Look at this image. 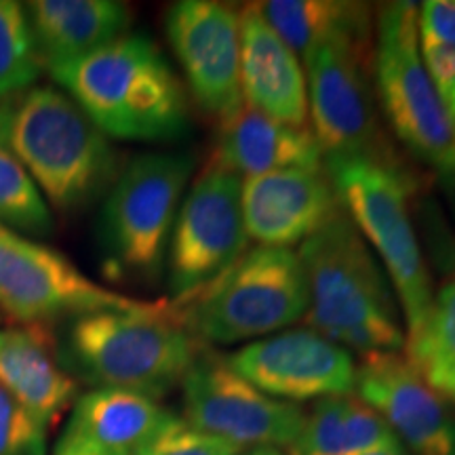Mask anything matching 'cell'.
Returning <instances> with one entry per match:
<instances>
[{
	"label": "cell",
	"mask_w": 455,
	"mask_h": 455,
	"mask_svg": "<svg viewBox=\"0 0 455 455\" xmlns=\"http://www.w3.org/2000/svg\"><path fill=\"white\" fill-rule=\"evenodd\" d=\"M298 255L308 284L306 321L316 333L363 356L405 348L395 289L344 209Z\"/></svg>",
	"instance_id": "6da1fadb"
},
{
	"label": "cell",
	"mask_w": 455,
	"mask_h": 455,
	"mask_svg": "<svg viewBox=\"0 0 455 455\" xmlns=\"http://www.w3.org/2000/svg\"><path fill=\"white\" fill-rule=\"evenodd\" d=\"M51 76L108 138L171 141L190 129L184 84L141 34H124Z\"/></svg>",
	"instance_id": "7a4b0ae2"
},
{
	"label": "cell",
	"mask_w": 455,
	"mask_h": 455,
	"mask_svg": "<svg viewBox=\"0 0 455 455\" xmlns=\"http://www.w3.org/2000/svg\"><path fill=\"white\" fill-rule=\"evenodd\" d=\"M3 129L38 190L60 212H76L121 173L116 148L66 91L32 87L0 104Z\"/></svg>",
	"instance_id": "3957f363"
},
{
	"label": "cell",
	"mask_w": 455,
	"mask_h": 455,
	"mask_svg": "<svg viewBox=\"0 0 455 455\" xmlns=\"http://www.w3.org/2000/svg\"><path fill=\"white\" fill-rule=\"evenodd\" d=\"M201 350L178 308L152 304L74 318L60 356L98 388L140 392L158 401L181 384Z\"/></svg>",
	"instance_id": "277c9868"
},
{
	"label": "cell",
	"mask_w": 455,
	"mask_h": 455,
	"mask_svg": "<svg viewBox=\"0 0 455 455\" xmlns=\"http://www.w3.org/2000/svg\"><path fill=\"white\" fill-rule=\"evenodd\" d=\"M325 169L344 213L379 255L405 318V335L415 333L435 295L409 213V175L398 164L371 158H325Z\"/></svg>",
	"instance_id": "5b68a950"
},
{
	"label": "cell",
	"mask_w": 455,
	"mask_h": 455,
	"mask_svg": "<svg viewBox=\"0 0 455 455\" xmlns=\"http://www.w3.org/2000/svg\"><path fill=\"white\" fill-rule=\"evenodd\" d=\"M192 171L195 156L186 152H148L124 164L100 220L110 272L135 281L161 276Z\"/></svg>",
	"instance_id": "8992f818"
},
{
	"label": "cell",
	"mask_w": 455,
	"mask_h": 455,
	"mask_svg": "<svg viewBox=\"0 0 455 455\" xmlns=\"http://www.w3.org/2000/svg\"><path fill=\"white\" fill-rule=\"evenodd\" d=\"M178 310L198 341L236 344L275 335L308 312L299 255L291 249H251Z\"/></svg>",
	"instance_id": "52a82bcc"
},
{
	"label": "cell",
	"mask_w": 455,
	"mask_h": 455,
	"mask_svg": "<svg viewBox=\"0 0 455 455\" xmlns=\"http://www.w3.org/2000/svg\"><path fill=\"white\" fill-rule=\"evenodd\" d=\"M373 76L396 138L413 156L455 181V129L424 66L418 4L388 3L378 11Z\"/></svg>",
	"instance_id": "ba28073f"
},
{
	"label": "cell",
	"mask_w": 455,
	"mask_h": 455,
	"mask_svg": "<svg viewBox=\"0 0 455 455\" xmlns=\"http://www.w3.org/2000/svg\"><path fill=\"white\" fill-rule=\"evenodd\" d=\"M241 195V178L212 163L188 190L167 251L173 308L195 299L244 255L249 235Z\"/></svg>",
	"instance_id": "9c48e42d"
},
{
	"label": "cell",
	"mask_w": 455,
	"mask_h": 455,
	"mask_svg": "<svg viewBox=\"0 0 455 455\" xmlns=\"http://www.w3.org/2000/svg\"><path fill=\"white\" fill-rule=\"evenodd\" d=\"M310 123L325 158L392 163L371 91L373 41H335L304 55ZM395 164V163H392Z\"/></svg>",
	"instance_id": "30bf717a"
},
{
	"label": "cell",
	"mask_w": 455,
	"mask_h": 455,
	"mask_svg": "<svg viewBox=\"0 0 455 455\" xmlns=\"http://www.w3.org/2000/svg\"><path fill=\"white\" fill-rule=\"evenodd\" d=\"M148 306L150 301L101 287L64 253L0 224V308L21 325Z\"/></svg>",
	"instance_id": "8fae6325"
},
{
	"label": "cell",
	"mask_w": 455,
	"mask_h": 455,
	"mask_svg": "<svg viewBox=\"0 0 455 455\" xmlns=\"http://www.w3.org/2000/svg\"><path fill=\"white\" fill-rule=\"evenodd\" d=\"M184 422L244 451L289 449L304 426L306 411L276 401L232 371L226 358L201 350L181 379Z\"/></svg>",
	"instance_id": "7c38bea8"
},
{
	"label": "cell",
	"mask_w": 455,
	"mask_h": 455,
	"mask_svg": "<svg viewBox=\"0 0 455 455\" xmlns=\"http://www.w3.org/2000/svg\"><path fill=\"white\" fill-rule=\"evenodd\" d=\"M164 26L192 98L220 124L232 121L244 106L241 11L218 0H180Z\"/></svg>",
	"instance_id": "4fadbf2b"
},
{
	"label": "cell",
	"mask_w": 455,
	"mask_h": 455,
	"mask_svg": "<svg viewBox=\"0 0 455 455\" xmlns=\"http://www.w3.org/2000/svg\"><path fill=\"white\" fill-rule=\"evenodd\" d=\"M226 361L264 395L293 405L348 396L356 386V363L350 352L315 329H289L255 339Z\"/></svg>",
	"instance_id": "5bb4252c"
},
{
	"label": "cell",
	"mask_w": 455,
	"mask_h": 455,
	"mask_svg": "<svg viewBox=\"0 0 455 455\" xmlns=\"http://www.w3.org/2000/svg\"><path fill=\"white\" fill-rule=\"evenodd\" d=\"M355 390L411 455H455V409L401 352L363 356Z\"/></svg>",
	"instance_id": "9a60e30c"
},
{
	"label": "cell",
	"mask_w": 455,
	"mask_h": 455,
	"mask_svg": "<svg viewBox=\"0 0 455 455\" xmlns=\"http://www.w3.org/2000/svg\"><path fill=\"white\" fill-rule=\"evenodd\" d=\"M241 201L249 238L276 249L308 241L341 212L325 171L287 169L247 178Z\"/></svg>",
	"instance_id": "2e32d148"
},
{
	"label": "cell",
	"mask_w": 455,
	"mask_h": 455,
	"mask_svg": "<svg viewBox=\"0 0 455 455\" xmlns=\"http://www.w3.org/2000/svg\"><path fill=\"white\" fill-rule=\"evenodd\" d=\"M241 87L244 106L295 129L310 123L299 57L268 26L258 4L241 11Z\"/></svg>",
	"instance_id": "e0dca14e"
},
{
	"label": "cell",
	"mask_w": 455,
	"mask_h": 455,
	"mask_svg": "<svg viewBox=\"0 0 455 455\" xmlns=\"http://www.w3.org/2000/svg\"><path fill=\"white\" fill-rule=\"evenodd\" d=\"M175 419L156 398L131 390L95 388L74 403L60 443L114 455H140Z\"/></svg>",
	"instance_id": "ac0fdd59"
},
{
	"label": "cell",
	"mask_w": 455,
	"mask_h": 455,
	"mask_svg": "<svg viewBox=\"0 0 455 455\" xmlns=\"http://www.w3.org/2000/svg\"><path fill=\"white\" fill-rule=\"evenodd\" d=\"M323 150L310 129H295L243 106L232 121L220 124L212 164L236 178L287 169L323 171Z\"/></svg>",
	"instance_id": "d6986e66"
},
{
	"label": "cell",
	"mask_w": 455,
	"mask_h": 455,
	"mask_svg": "<svg viewBox=\"0 0 455 455\" xmlns=\"http://www.w3.org/2000/svg\"><path fill=\"white\" fill-rule=\"evenodd\" d=\"M0 386L47 426L76 396V382L44 325L0 329Z\"/></svg>",
	"instance_id": "ffe728a7"
},
{
	"label": "cell",
	"mask_w": 455,
	"mask_h": 455,
	"mask_svg": "<svg viewBox=\"0 0 455 455\" xmlns=\"http://www.w3.org/2000/svg\"><path fill=\"white\" fill-rule=\"evenodd\" d=\"M26 15L43 68L68 66L129 34L131 9L116 0H34Z\"/></svg>",
	"instance_id": "44dd1931"
},
{
	"label": "cell",
	"mask_w": 455,
	"mask_h": 455,
	"mask_svg": "<svg viewBox=\"0 0 455 455\" xmlns=\"http://www.w3.org/2000/svg\"><path fill=\"white\" fill-rule=\"evenodd\" d=\"M258 9L298 57L325 43L373 41L375 21L367 4L338 0H268L259 3Z\"/></svg>",
	"instance_id": "7402d4cb"
},
{
	"label": "cell",
	"mask_w": 455,
	"mask_h": 455,
	"mask_svg": "<svg viewBox=\"0 0 455 455\" xmlns=\"http://www.w3.org/2000/svg\"><path fill=\"white\" fill-rule=\"evenodd\" d=\"M405 358L436 395L455 403V278L432 298L418 331L405 338Z\"/></svg>",
	"instance_id": "603a6c76"
},
{
	"label": "cell",
	"mask_w": 455,
	"mask_h": 455,
	"mask_svg": "<svg viewBox=\"0 0 455 455\" xmlns=\"http://www.w3.org/2000/svg\"><path fill=\"white\" fill-rule=\"evenodd\" d=\"M0 224L32 236L53 232V215L24 164L11 150L0 114Z\"/></svg>",
	"instance_id": "cb8c5ba5"
},
{
	"label": "cell",
	"mask_w": 455,
	"mask_h": 455,
	"mask_svg": "<svg viewBox=\"0 0 455 455\" xmlns=\"http://www.w3.org/2000/svg\"><path fill=\"white\" fill-rule=\"evenodd\" d=\"M418 34L424 66L455 129V0L419 4Z\"/></svg>",
	"instance_id": "d4e9b609"
},
{
	"label": "cell",
	"mask_w": 455,
	"mask_h": 455,
	"mask_svg": "<svg viewBox=\"0 0 455 455\" xmlns=\"http://www.w3.org/2000/svg\"><path fill=\"white\" fill-rule=\"evenodd\" d=\"M43 70L26 9L0 0V101L26 93Z\"/></svg>",
	"instance_id": "484cf974"
},
{
	"label": "cell",
	"mask_w": 455,
	"mask_h": 455,
	"mask_svg": "<svg viewBox=\"0 0 455 455\" xmlns=\"http://www.w3.org/2000/svg\"><path fill=\"white\" fill-rule=\"evenodd\" d=\"M287 451L289 455H352L346 435V396L316 401Z\"/></svg>",
	"instance_id": "4316f807"
},
{
	"label": "cell",
	"mask_w": 455,
	"mask_h": 455,
	"mask_svg": "<svg viewBox=\"0 0 455 455\" xmlns=\"http://www.w3.org/2000/svg\"><path fill=\"white\" fill-rule=\"evenodd\" d=\"M47 428L0 386V455H47Z\"/></svg>",
	"instance_id": "83f0119b"
},
{
	"label": "cell",
	"mask_w": 455,
	"mask_h": 455,
	"mask_svg": "<svg viewBox=\"0 0 455 455\" xmlns=\"http://www.w3.org/2000/svg\"><path fill=\"white\" fill-rule=\"evenodd\" d=\"M346 435H348L352 455L401 445L390 426L382 419V415L373 411L367 403H363L355 395L346 396Z\"/></svg>",
	"instance_id": "f1b7e54d"
},
{
	"label": "cell",
	"mask_w": 455,
	"mask_h": 455,
	"mask_svg": "<svg viewBox=\"0 0 455 455\" xmlns=\"http://www.w3.org/2000/svg\"><path fill=\"white\" fill-rule=\"evenodd\" d=\"M241 449L175 419L140 455H238Z\"/></svg>",
	"instance_id": "f546056e"
},
{
	"label": "cell",
	"mask_w": 455,
	"mask_h": 455,
	"mask_svg": "<svg viewBox=\"0 0 455 455\" xmlns=\"http://www.w3.org/2000/svg\"><path fill=\"white\" fill-rule=\"evenodd\" d=\"M53 455H114L100 451V449H91L83 445H68V443H57Z\"/></svg>",
	"instance_id": "4dcf8cb0"
},
{
	"label": "cell",
	"mask_w": 455,
	"mask_h": 455,
	"mask_svg": "<svg viewBox=\"0 0 455 455\" xmlns=\"http://www.w3.org/2000/svg\"><path fill=\"white\" fill-rule=\"evenodd\" d=\"M361 455H411L403 445H395V447H384V449H375V451L369 453H361Z\"/></svg>",
	"instance_id": "1f68e13d"
},
{
	"label": "cell",
	"mask_w": 455,
	"mask_h": 455,
	"mask_svg": "<svg viewBox=\"0 0 455 455\" xmlns=\"http://www.w3.org/2000/svg\"><path fill=\"white\" fill-rule=\"evenodd\" d=\"M238 455H284L281 449L275 447H255V449H244Z\"/></svg>",
	"instance_id": "d6a6232c"
}]
</instances>
